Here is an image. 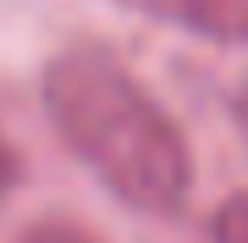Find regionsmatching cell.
Listing matches in <instances>:
<instances>
[{"label": "cell", "instance_id": "obj_1", "mask_svg": "<svg viewBox=\"0 0 248 243\" xmlns=\"http://www.w3.org/2000/svg\"><path fill=\"white\" fill-rule=\"evenodd\" d=\"M45 111L66 149L122 205L143 216H177L193 188V155L166 105L105 45H72L45 66Z\"/></svg>", "mask_w": 248, "mask_h": 243}, {"label": "cell", "instance_id": "obj_2", "mask_svg": "<svg viewBox=\"0 0 248 243\" xmlns=\"http://www.w3.org/2000/svg\"><path fill=\"white\" fill-rule=\"evenodd\" d=\"M122 6L215 45H248V0H122Z\"/></svg>", "mask_w": 248, "mask_h": 243}, {"label": "cell", "instance_id": "obj_3", "mask_svg": "<svg viewBox=\"0 0 248 243\" xmlns=\"http://www.w3.org/2000/svg\"><path fill=\"white\" fill-rule=\"evenodd\" d=\"M210 238H215V243H248V194H232V199L215 205Z\"/></svg>", "mask_w": 248, "mask_h": 243}, {"label": "cell", "instance_id": "obj_4", "mask_svg": "<svg viewBox=\"0 0 248 243\" xmlns=\"http://www.w3.org/2000/svg\"><path fill=\"white\" fill-rule=\"evenodd\" d=\"M17 243H99V238L78 221H33L28 232H17Z\"/></svg>", "mask_w": 248, "mask_h": 243}, {"label": "cell", "instance_id": "obj_5", "mask_svg": "<svg viewBox=\"0 0 248 243\" xmlns=\"http://www.w3.org/2000/svg\"><path fill=\"white\" fill-rule=\"evenodd\" d=\"M11 188H17V155H11V144L0 138V205L11 199Z\"/></svg>", "mask_w": 248, "mask_h": 243}]
</instances>
